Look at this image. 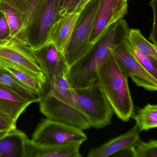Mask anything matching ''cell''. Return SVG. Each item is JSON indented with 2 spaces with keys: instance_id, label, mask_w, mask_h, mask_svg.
Wrapping results in <instances>:
<instances>
[{
  "instance_id": "obj_1",
  "label": "cell",
  "mask_w": 157,
  "mask_h": 157,
  "mask_svg": "<svg viewBox=\"0 0 157 157\" xmlns=\"http://www.w3.org/2000/svg\"><path fill=\"white\" fill-rule=\"evenodd\" d=\"M40 110L47 119L72 125L82 130L91 127L78 108L73 88L65 77L44 84L40 93Z\"/></svg>"
},
{
  "instance_id": "obj_2",
  "label": "cell",
  "mask_w": 157,
  "mask_h": 157,
  "mask_svg": "<svg viewBox=\"0 0 157 157\" xmlns=\"http://www.w3.org/2000/svg\"><path fill=\"white\" fill-rule=\"evenodd\" d=\"M98 81L114 113L123 121L133 115L134 104L128 83V77L122 71L112 52L99 68Z\"/></svg>"
},
{
  "instance_id": "obj_3",
  "label": "cell",
  "mask_w": 157,
  "mask_h": 157,
  "mask_svg": "<svg viewBox=\"0 0 157 157\" xmlns=\"http://www.w3.org/2000/svg\"><path fill=\"white\" fill-rule=\"evenodd\" d=\"M75 102L91 127L109 125L114 112L98 82L87 87L73 88Z\"/></svg>"
},
{
  "instance_id": "obj_4",
  "label": "cell",
  "mask_w": 157,
  "mask_h": 157,
  "mask_svg": "<svg viewBox=\"0 0 157 157\" xmlns=\"http://www.w3.org/2000/svg\"><path fill=\"white\" fill-rule=\"evenodd\" d=\"M101 0H91L80 11L70 41L63 52L69 67L92 49L90 38Z\"/></svg>"
},
{
  "instance_id": "obj_5",
  "label": "cell",
  "mask_w": 157,
  "mask_h": 157,
  "mask_svg": "<svg viewBox=\"0 0 157 157\" xmlns=\"http://www.w3.org/2000/svg\"><path fill=\"white\" fill-rule=\"evenodd\" d=\"M58 19V0H42L27 24L24 41L33 50L48 43L52 27Z\"/></svg>"
},
{
  "instance_id": "obj_6",
  "label": "cell",
  "mask_w": 157,
  "mask_h": 157,
  "mask_svg": "<svg viewBox=\"0 0 157 157\" xmlns=\"http://www.w3.org/2000/svg\"><path fill=\"white\" fill-rule=\"evenodd\" d=\"M87 139L83 130L47 118L39 124L31 140L42 145H62L73 143H82Z\"/></svg>"
},
{
  "instance_id": "obj_7",
  "label": "cell",
  "mask_w": 157,
  "mask_h": 157,
  "mask_svg": "<svg viewBox=\"0 0 157 157\" xmlns=\"http://www.w3.org/2000/svg\"><path fill=\"white\" fill-rule=\"evenodd\" d=\"M112 53L122 71L138 86L150 91H157V80L138 61L127 39L115 48Z\"/></svg>"
},
{
  "instance_id": "obj_8",
  "label": "cell",
  "mask_w": 157,
  "mask_h": 157,
  "mask_svg": "<svg viewBox=\"0 0 157 157\" xmlns=\"http://www.w3.org/2000/svg\"><path fill=\"white\" fill-rule=\"evenodd\" d=\"M127 0H101L96 16L90 43H96L113 25L128 12Z\"/></svg>"
},
{
  "instance_id": "obj_9",
  "label": "cell",
  "mask_w": 157,
  "mask_h": 157,
  "mask_svg": "<svg viewBox=\"0 0 157 157\" xmlns=\"http://www.w3.org/2000/svg\"><path fill=\"white\" fill-rule=\"evenodd\" d=\"M0 57L45 77L34 57L33 49L23 40L11 38L0 41Z\"/></svg>"
},
{
  "instance_id": "obj_10",
  "label": "cell",
  "mask_w": 157,
  "mask_h": 157,
  "mask_svg": "<svg viewBox=\"0 0 157 157\" xmlns=\"http://www.w3.org/2000/svg\"><path fill=\"white\" fill-rule=\"evenodd\" d=\"M33 54L48 82L65 77L69 70L63 53L49 42L39 49L33 50Z\"/></svg>"
},
{
  "instance_id": "obj_11",
  "label": "cell",
  "mask_w": 157,
  "mask_h": 157,
  "mask_svg": "<svg viewBox=\"0 0 157 157\" xmlns=\"http://www.w3.org/2000/svg\"><path fill=\"white\" fill-rule=\"evenodd\" d=\"M141 132L137 125L124 134L113 138L102 145L91 149L87 157H112L122 150L134 147L140 140Z\"/></svg>"
},
{
  "instance_id": "obj_12",
  "label": "cell",
  "mask_w": 157,
  "mask_h": 157,
  "mask_svg": "<svg viewBox=\"0 0 157 157\" xmlns=\"http://www.w3.org/2000/svg\"><path fill=\"white\" fill-rule=\"evenodd\" d=\"M0 11L6 17L11 29V38L24 40L25 30L24 0H0Z\"/></svg>"
},
{
  "instance_id": "obj_13",
  "label": "cell",
  "mask_w": 157,
  "mask_h": 157,
  "mask_svg": "<svg viewBox=\"0 0 157 157\" xmlns=\"http://www.w3.org/2000/svg\"><path fill=\"white\" fill-rule=\"evenodd\" d=\"M82 144L42 145L27 138L25 141V157H81L79 148Z\"/></svg>"
},
{
  "instance_id": "obj_14",
  "label": "cell",
  "mask_w": 157,
  "mask_h": 157,
  "mask_svg": "<svg viewBox=\"0 0 157 157\" xmlns=\"http://www.w3.org/2000/svg\"><path fill=\"white\" fill-rule=\"evenodd\" d=\"M79 13L71 12L61 17L51 29L48 42L53 43L63 53L71 39Z\"/></svg>"
},
{
  "instance_id": "obj_15",
  "label": "cell",
  "mask_w": 157,
  "mask_h": 157,
  "mask_svg": "<svg viewBox=\"0 0 157 157\" xmlns=\"http://www.w3.org/2000/svg\"><path fill=\"white\" fill-rule=\"evenodd\" d=\"M0 69L6 71L17 81L39 94L47 82L45 77L38 75L20 65L1 57Z\"/></svg>"
},
{
  "instance_id": "obj_16",
  "label": "cell",
  "mask_w": 157,
  "mask_h": 157,
  "mask_svg": "<svg viewBox=\"0 0 157 157\" xmlns=\"http://www.w3.org/2000/svg\"><path fill=\"white\" fill-rule=\"evenodd\" d=\"M31 104L16 93L0 85V109L15 123Z\"/></svg>"
},
{
  "instance_id": "obj_17",
  "label": "cell",
  "mask_w": 157,
  "mask_h": 157,
  "mask_svg": "<svg viewBox=\"0 0 157 157\" xmlns=\"http://www.w3.org/2000/svg\"><path fill=\"white\" fill-rule=\"evenodd\" d=\"M27 135L15 128L0 139V157H25Z\"/></svg>"
},
{
  "instance_id": "obj_18",
  "label": "cell",
  "mask_w": 157,
  "mask_h": 157,
  "mask_svg": "<svg viewBox=\"0 0 157 157\" xmlns=\"http://www.w3.org/2000/svg\"><path fill=\"white\" fill-rule=\"evenodd\" d=\"M0 85L16 93L31 104L39 101V93L29 88L2 69H0Z\"/></svg>"
},
{
  "instance_id": "obj_19",
  "label": "cell",
  "mask_w": 157,
  "mask_h": 157,
  "mask_svg": "<svg viewBox=\"0 0 157 157\" xmlns=\"http://www.w3.org/2000/svg\"><path fill=\"white\" fill-rule=\"evenodd\" d=\"M127 40L132 49L136 50L157 60V47L146 39L139 29H130Z\"/></svg>"
},
{
  "instance_id": "obj_20",
  "label": "cell",
  "mask_w": 157,
  "mask_h": 157,
  "mask_svg": "<svg viewBox=\"0 0 157 157\" xmlns=\"http://www.w3.org/2000/svg\"><path fill=\"white\" fill-rule=\"evenodd\" d=\"M132 117L141 131L157 128V105L147 104Z\"/></svg>"
},
{
  "instance_id": "obj_21",
  "label": "cell",
  "mask_w": 157,
  "mask_h": 157,
  "mask_svg": "<svg viewBox=\"0 0 157 157\" xmlns=\"http://www.w3.org/2000/svg\"><path fill=\"white\" fill-rule=\"evenodd\" d=\"M132 151L133 157H157V141L145 143L140 139Z\"/></svg>"
},
{
  "instance_id": "obj_22",
  "label": "cell",
  "mask_w": 157,
  "mask_h": 157,
  "mask_svg": "<svg viewBox=\"0 0 157 157\" xmlns=\"http://www.w3.org/2000/svg\"><path fill=\"white\" fill-rule=\"evenodd\" d=\"M131 49L140 64L157 80V60L151 56L143 54L136 50Z\"/></svg>"
},
{
  "instance_id": "obj_23",
  "label": "cell",
  "mask_w": 157,
  "mask_h": 157,
  "mask_svg": "<svg viewBox=\"0 0 157 157\" xmlns=\"http://www.w3.org/2000/svg\"><path fill=\"white\" fill-rule=\"evenodd\" d=\"M81 0H58V19L66 14L74 12Z\"/></svg>"
},
{
  "instance_id": "obj_24",
  "label": "cell",
  "mask_w": 157,
  "mask_h": 157,
  "mask_svg": "<svg viewBox=\"0 0 157 157\" xmlns=\"http://www.w3.org/2000/svg\"><path fill=\"white\" fill-rule=\"evenodd\" d=\"M11 38V29L6 17L0 11V41L9 39Z\"/></svg>"
},
{
  "instance_id": "obj_25",
  "label": "cell",
  "mask_w": 157,
  "mask_h": 157,
  "mask_svg": "<svg viewBox=\"0 0 157 157\" xmlns=\"http://www.w3.org/2000/svg\"><path fill=\"white\" fill-rule=\"evenodd\" d=\"M16 128V123L0 109V131H10Z\"/></svg>"
},
{
  "instance_id": "obj_26",
  "label": "cell",
  "mask_w": 157,
  "mask_h": 157,
  "mask_svg": "<svg viewBox=\"0 0 157 157\" xmlns=\"http://www.w3.org/2000/svg\"><path fill=\"white\" fill-rule=\"evenodd\" d=\"M149 6L153 8V23L149 39L157 47V0H151Z\"/></svg>"
},
{
  "instance_id": "obj_27",
  "label": "cell",
  "mask_w": 157,
  "mask_h": 157,
  "mask_svg": "<svg viewBox=\"0 0 157 157\" xmlns=\"http://www.w3.org/2000/svg\"><path fill=\"white\" fill-rule=\"evenodd\" d=\"M91 0H81L79 3L78 4V5L77 6V7L76 9L75 10L74 12H78L80 13V11L83 9L84 6L89 2H90Z\"/></svg>"
},
{
  "instance_id": "obj_28",
  "label": "cell",
  "mask_w": 157,
  "mask_h": 157,
  "mask_svg": "<svg viewBox=\"0 0 157 157\" xmlns=\"http://www.w3.org/2000/svg\"><path fill=\"white\" fill-rule=\"evenodd\" d=\"M8 132V131H0V139Z\"/></svg>"
},
{
  "instance_id": "obj_29",
  "label": "cell",
  "mask_w": 157,
  "mask_h": 157,
  "mask_svg": "<svg viewBox=\"0 0 157 157\" xmlns=\"http://www.w3.org/2000/svg\"><path fill=\"white\" fill-rule=\"evenodd\" d=\"M127 1H128V0H127Z\"/></svg>"
}]
</instances>
